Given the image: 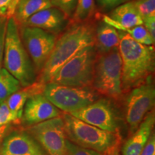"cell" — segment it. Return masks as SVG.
Segmentation results:
<instances>
[{"mask_svg":"<svg viewBox=\"0 0 155 155\" xmlns=\"http://www.w3.org/2000/svg\"><path fill=\"white\" fill-rule=\"evenodd\" d=\"M121 88L124 94L152 76L154 69V48L135 41L128 34H120Z\"/></svg>","mask_w":155,"mask_h":155,"instance_id":"6da1fadb","label":"cell"},{"mask_svg":"<svg viewBox=\"0 0 155 155\" xmlns=\"http://www.w3.org/2000/svg\"><path fill=\"white\" fill-rule=\"evenodd\" d=\"M95 28L88 22L75 24L56 40L51 54L37 76L36 81L50 82L55 73L73 56L88 46L94 45Z\"/></svg>","mask_w":155,"mask_h":155,"instance_id":"7a4b0ae2","label":"cell"},{"mask_svg":"<svg viewBox=\"0 0 155 155\" xmlns=\"http://www.w3.org/2000/svg\"><path fill=\"white\" fill-rule=\"evenodd\" d=\"M61 116L70 141L101 155H119L122 141L120 132L103 130L64 112Z\"/></svg>","mask_w":155,"mask_h":155,"instance_id":"3957f363","label":"cell"},{"mask_svg":"<svg viewBox=\"0 0 155 155\" xmlns=\"http://www.w3.org/2000/svg\"><path fill=\"white\" fill-rule=\"evenodd\" d=\"M3 58L5 69L19 81L21 86H30L36 81L34 65L24 47L13 17L7 22Z\"/></svg>","mask_w":155,"mask_h":155,"instance_id":"277c9868","label":"cell"},{"mask_svg":"<svg viewBox=\"0 0 155 155\" xmlns=\"http://www.w3.org/2000/svg\"><path fill=\"white\" fill-rule=\"evenodd\" d=\"M91 88L100 96L119 101L121 88V59L119 48L105 53H97Z\"/></svg>","mask_w":155,"mask_h":155,"instance_id":"5b68a950","label":"cell"},{"mask_svg":"<svg viewBox=\"0 0 155 155\" xmlns=\"http://www.w3.org/2000/svg\"><path fill=\"white\" fill-rule=\"evenodd\" d=\"M96 55L94 45L83 48L58 70L50 82L68 86L91 87Z\"/></svg>","mask_w":155,"mask_h":155,"instance_id":"8992f818","label":"cell"},{"mask_svg":"<svg viewBox=\"0 0 155 155\" xmlns=\"http://www.w3.org/2000/svg\"><path fill=\"white\" fill-rule=\"evenodd\" d=\"M42 94L67 114L78 111L100 98V95L91 87L68 86L53 82L46 83Z\"/></svg>","mask_w":155,"mask_h":155,"instance_id":"52a82bcc","label":"cell"},{"mask_svg":"<svg viewBox=\"0 0 155 155\" xmlns=\"http://www.w3.org/2000/svg\"><path fill=\"white\" fill-rule=\"evenodd\" d=\"M126 98V121L129 134L134 132L147 114L153 111L155 89L152 76L139 86L131 89Z\"/></svg>","mask_w":155,"mask_h":155,"instance_id":"ba28073f","label":"cell"},{"mask_svg":"<svg viewBox=\"0 0 155 155\" xmlns=\"http://www.w3.org/2000/svg\"><path fill=\"white\" fill-rule=\"evenodd\" d=\"M37 141L47 155H65L67 137L63 117L61 115L25 129Z\"/></svg>","mask_w":155,"mask_h":155,"instance_id":"9c48e42d","label":"cell"},{"mask_svg":"<svg viewBox=\"0 0 155 155\" xmlns=\"http://www.w3.org/2000/svg\"><path fill=\"white\" fill-rule=\"evenodd\" d=\"M19 30L24 47L39 74L53 51L57 35L31 27H20Z\"/></svg>","mask_w":155,"mask_h":155,"instance_id":"30bf717a","label":"cell"},{"mask_svg":"<svg viewBox=\"0 0 155 155\" xmlns=\"http://www.w3.org/2000/svg\"><path fill=\"white\" fill-rule=\"evenodd\" d=\"M69 114L103 130L119 132L117 116L108 98H98L86 107Z\"/></svg>","mask_w":155,"mask_h":155,"instance_id":"8fae6325","label":"cell"},{"mask_svg":"<svg viewBox=\"0 0 155 155\" xmlns=\"http://www.w3.org/2000/svg\"><path fill=\"white\" fill-rule=\"evenodd\" d=\"M61 111L42 94L30 97L25 104L21 121L30 127L61 115Z\"/></svg>","mask_w":155,"mask_h":155,"instance_id":"7c38bea8","label":"cell"},{"mask_svg":"<svg viewBox=\"0 0 155 155\" xmlns=\"http://www.w3.org/2000/svg\"><path fill=\"white\" fill-rule=\"evenodd\" d=\"M68 24V17L59 9L52 7L31 16L22 27L40 28L58 35L65 30Z\"/></svg>","mask_w":155,"mask_h":155,"instance_id":"4fadbf2b","label":"cell"},{"mask_svg":"<svg viewBox=\"0 0 155 155\" xmlns=\"http://www.w3.org/2000/svg\"><path fill=\"white\" fill-rule=\"evenodd\" d=\"M0 147L14 155H47L35 139L25 130L9 134Z\"/></svg>","mask_w":155,"mask_h":155,"instance_id":"5bb4252c","label":"cell"},{"mask_svg":"<svg viewBox=\"0 0 155 155\" xmlns=\"http://www.w3.org/2000/svg\"><path fill=\"white\" fill-rule=\"evenodd\" d=\"M103 21L119 30L122 28H131L143 25V19L133 1L127 2L113 9L109 15L103 16Z\"/></svg>","mask_w":155,"mask_h":155,"instance_id":"9a60e30c","label":"cell"},{"mask_svg":"<svg viewBox=\"0 0 155 155\" xmlns=\"http://www.w3.org/2000/svg\"><path fill=\"white\" fill-rule=\"evenodd\" d=\"M155 116L154 110L147 114L134 132L130 134L122 147L123 155H140L154 127Z\"/></svg>","mask_w":155,"mask_h":155,"instance_id":"2e32d148","label":"cell"},{"mask_svg":"<svg viewBox=\"0 0 155 155\" xmlns=\"http://www.w3.org/2000/svg\"><path fill=\"white\" fill-rule=\"evenodd\" d=\"M45 85L35 81L30 86L23 87L20 88L6 100L9 109L19 124L22 119L23 109L26 101L30 97L36 94H43L44 88Z\"/></svg>","mask_w":155,"mask_h":155,"instance_id":"e0dca14e","label":"cell"},{"mask_svg":"<svg viewBox=\"0 0 155 155\" xmlns=\"http://www.w3.org/2000/svg\"><path fill=\"white\" fill-rule=\"evenodd\" d=\"M119 42L120 33L104 21L100 22L95 29L94 46L97 53H105L119 48Z\"/></svg>","mask_w":155,"mask_h":155,"instance_id":"ac0fdd59","label":"cell"},{"mask_svg":"<svg viewBox=\"0 0 155 155\" xmlns=\"http://www.w3.org/2000/svg\"><path fill=\"white\" fill-rule=\"evenodd\" d=\"M52 7L50 0H19L12 17L20 28L31 16Z\"/></svg>","mask_w":155,"mask_h":155,"instance_id":"d6986e66","label":"cell"},{"mask_svg":"<svg viewBox=\"0 0 155 155\" xmlns=\"http://www.w3.org/2000/svg\"><path fill=\"white\" fill-rule=\"evenodd\" d=\"M21 88V84L17 79L11 75L5 68L0 70V102L7 100Z\"/></svg>","mask_w":155,"mask_h":155,"instance_id":"ffe728a7","label":"cell"},{"mask_svg":"<svg viewBox=\"0 0 155 155\" xmlns=\"http://www.w3.org/2000/svg\"><path fill=\"white\" fill-rule=\"evenodd\" d=\"M95 14L94 0H78L72 22L75 24L88 22Z\"/></svg>","mask_w":155,"mask_h":155,"instance_id":"44dd1931","label":"cell"},{"mask_svg":"<svg viewBox=\"0 0 155 155\" xmlns=\"http://www.w3.org/2000/svg\"><path fill=\"white\" fill-rule=\"evenodd\" d=\"M120 30L127 32L135 41L144 45H153L154 44L155 41L153 40L148 31L146 30L143 25L131 28H122L120 29Z\"/></svg>","mask_w":155,"mask_h":155,"instance_id":"7402d4cb","label":"cell"},{"mask_svg":"<svg viewBox=\"0 0 155 155\" xmlns=\"http://www.w3.org/2000/svg\"><path fill=\"white\" fill-rule=\"evenodd\" d=\"M133 3L142 19L155 17V0H134Z\"/></svg>","mask_w":155,"mask_h":155,"instance_id":"603a6c76","label":"cell"},{"mask_svg":"<svg viewBox=\"0 0 155 155\" xmlns=\"http://www.w3.org/2000/svg\"><path fill=\"white\" fill-rule=\"evenodd\" d=\"M78 0H50L52 6L61 10L66 16L72 17Z\"/></svg>","mask_w":155,"mask_h":155,"instance_id":"cb8c5ba5","label":"cell"},{"mask_svg":"<svg viewBox=\"0 0 155 155\" xmlns=\"http://www.w3.org/2000/svg\"><path fill=\"white\" fill-rule=\"evenodd\" d=\"M11 123L19 124L16 118L9 109L6 100L0 102V126L10 124Z\"/></svg>","mask_w":155,"mask_h":155,"instance_id":"d4e9b609","label":"cell"},{"mask_svg":"<svg viewBox=\"0 0 155 155\" xmlns=\"http://www.w3.org/2000/svg\"><path fill=\"white\" fill-rule=\"evenodd\" d=\"M67 150L65 155H101L96 151L89 150L80 147L70 141L68 139L66 142Z\"/></svg>","mask_w":155,"mask_h":155,"instance_id":"484cf974","label":"cell"},{"mask_svg":"<svg viewBox=\"0 0 155 155\" xmlns=\"http://www.w3.org/2000/svg\"><path fill=\"white\" fill-rule=\"evenodd\" d=\"M8 19L7 16H0V66L2 64L3 61L5 37Z\"/></svg>","mask_w":155,"mask_h":155,"instance_id":"4316f807","label":"cell"},{"mask_svg":"<svg viewBox=\"0 0 155 155\" xmlns=\"http://www.w3.org/2000/svg\"><path fill=\"white\" fill-rule=\"evenodd\" d=\"M129 0H97L98 7L103 10H111Z\"/></svg>","mask_w":155,"mask_h":155,"instance_id":"83f0119b","label":"cell"},{"mask_svg":"<svg viewBox=\"0 0 155 155\" xmlns=\"http://www.w3.org/2000/svg\"><path fill=\"white\" fill-rule=\"evenodd\" d=\"M140 155H155V136L154 132L152 133Z\"/></svg>","mask_w":155,"mask_h":155,"instance_id":"f1b7e54d","label":"cell"},{"mask_svg":"<svg viewBox=\"0 0 155 155\" xmlns=\"http://www.w3.org/2000/svg\"><path fill=\"white\" fill-rule=\"evenodd\" d=\"M143 25L155 41V17L143 19Z\"/></svg>","mask_w":155,"mask_h":155,"instance_id":"f546056e","label":"cell"},{"mask_svg":"<svg viewBox=\"0 0 155 155\" xmlns=\"http://www.w3.org/2000/svg\"><path fill=\"white\" fill-rule=\"evenodd\" d=\"M11 2L12 0H0V16H7Z\"/></svg>","mask_w":155,"mask_h":155,"instance_id":"4dcf8cb0","label":"cell"},{"mask_svg":"<svg viewBox=\"0 0 155 155\" xmlns=\"http://www.w3.org/2000/svg\"><path fill=\"white\" fill-rule=\"evenodd\" d=\"M9 129H10V124L0 126V145L5 137L8 135Z\"/></svg>","mask_w":155,"mask_h":155,"instance_id":"1f68e13d","label":"cell"},{"mask_svg":"<svg viewBox=\"0 0 155 155\" xmlns=\"http://www.w3.org/2000/svg\"><path fill=\"white\" fill-rule=\"evenodd\" d=\"M19 2V0H12L11 5L9 6V8L8 10V12H7V17H8V19L11 18V17H13V15H14L15 9H16V7L17 4Z\"/></svg>","mask_w":155,"mask_h":155,"instance_id":"d6a6232c","label":"cell"},{"mask_svg":"<svg viewBox=\"0 0 155 155\" xmlns=\"http://www.w3.org/2000/svg\"><path fill=\"white\" fill-rule=\"evenodd\" d=\"M0 155H14V154H9V153L5 152V150H3L0 147Z\"/></svg>","mask_w":155,"mask_h":155,"instance_id":"836d02e7","label":"cell"},{"mask_svg":"<svg viewBox=\"0 0 155 155\" xmlns=\"http://www.w3.org/2000/svg\"><path fill=\"white\" fill-rule=\"evenodd\" d=\"M1 68H1V66H0V70H1Z\"/></svg>","mask_w":155,"mask_h":155,"instance_id":"e575fe53","label":"cell"}]
</instances>
